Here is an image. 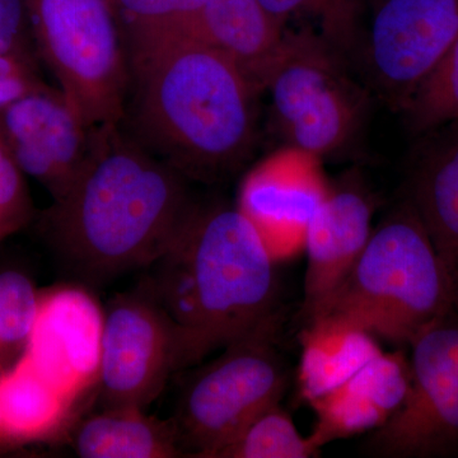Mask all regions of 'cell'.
<instances>
[{"label":"cell","instance_id":"9c48e42d","mask_svg":"<svg viewBox=\"0 0 458 458\" xmlns=\"http://www.w3.org/2000/svg\"><path fill=\"white\" fill-rule=\"evenodd\" d=\"M408 396L370 432L366 452L387 458L458 454V318L434 322L411 343Z\"/></svg>","mask_w":458,"mask_h":458},{"label":"cell","instance_id":"2e32d148","mask_svg":"<svg viewBox=\"0 0 458 458\" xmlns=\"http://www.w3.org/2000/svg\"><path fill=\"white\" fill-rule=\"evenodd\" d=\"M420 138L408 199L458 283V122Z\"/></svg>","mask_w":458,"mask_h":458},{"label":"cell","instance_id":"83f0119b","mask_svg":"<svg viewBox=\"0 0 458 458\" xmlns=\"http://www.w3.org/2000/svg\"><path fill=\"white\" fill-rule=\"evenodd\" d=\"M42 86L38 63L0 54V111Z\"/></svg>","mask_w":458,"mask_h":458},{"label":"cell","instance_id":"d4e9b609","mask_svg":"<svg viewBox=\"0 0 458 458\" xmlns=\"http://www.w3.org/2000/svg\"><path fill=\"white\" fill-rule=\"evenodd\" d=\"M40 291L25 271L0 270V370L25 355L38 316Z\"/></svg>","mask_w":458,"mask_h":458},{"label":"cell","instance_id":"52a82bcc","mask_svg":"<svg viewBox=\"0 0 458 458\" xmlns=\"http://www.w3.org/2000/svg\"><path fill=\"white\" fill-rule=\"evenodd\" d=\"M282 322V313H274L218 357L190 370L171 419L183 456L212 458L284 397L289 373L278 349Z\"/></svg>","mask_w":458,"mask_h":458},{"label":"cell","instance_id":"44dd1931","mask_svg":"<svg viewBox=\"0 0 458 458\" xmlns=\"http://www.w3.org/2000/svg\"><path fill=\"white\" fill-rule=\"evenodd\" d=\"M283 29L291 21L315 30L348 56L361 41V14L367 0H259Z\"/></svg>","mask_w":458,"mask_h":458},{"label":"cell","instance_id":"ffe728a7","mask_svg":"<svg viewBox=\"0 0 458 458\" xmlns=\"http://www.w3.org/2000/svg\"><path fill=\"white\" fill-rule=\"evenodd\" d=\"M382 352L376 337L346 327H304L297 381L306 403L330 393Z\"/></svg>","mask_w":458,"mask_h":458},{"label":"cell","instance_id":"8fae6325","mask_svg":"<svg viewBox=\"0 0 458 458\" xmlns=\"http://www.w3.org/2000/svg\"><path fill=\"white\" fill-rule=\"evenodd\" d=\"M0 140L22 174L57 201L86 168L95 129L84 125L62 90L45 84L0 111Z\"/></svg>","mask_w":458,"mask_h":458},{"label":"cell","instance_id":"3957f363","mask_svg":"<svg viewBox=\"0 0 458 458\" xmlns=\"http://www.w3.org/2000/svg\"><path fill=\"white\" fill-rule=\"evenodd\" d=\"M276 267L237 207L199 204L176 242L144 276L180 328L188 367L279 311Z\"/></svg>","mask_w":458,"mask_h":458},{"label":"cell","instance_id":"277c9868","mask_svg":"<svg viewBox=\"0 0 458 458\" xmlns=\"http://www.w3.org/2000/svg\"><path fill=\"white\" fill-rule=\"evenodd\" d=\"M457 306V280L406 199L373 229L351 273L304 327L355 328L409 345Z\"/></svg>","mask_w":458,"mask_h":458},{"label":"cell","instance_id":"7a4b0ae2","mask_svg":"<svg viewBox=\"0 0 458 458\" xmlns=\"http://www.w3.org/2000/svg\"><path fill=\"white\" fill-rule=\"evenodd\" d=\"M123 126L189 181L240 170L255 141L259 93L221 51L174 36L129 51Z\"/></svg>","mask_w":458,"mask_h":458},{"label":"cell","instance_id":"d6986e66","mask_svg":"<svg viewBox=\"0 0 458 458\" xmlns=\"http://www.w3.org/2000/svg\"><path fill=\"white\" fill-rule=\"evenodd\" d=\"M72 445L83 458H171L183 456L172 420L137 408L101 409L72 430Z\"/></svg>","mask_w":458,"mask_h":458},{"label":"cell","instance_id":"f546056e","mask_svg":"<svg viewBox=\"0 0 458 458\" xmlns=\"http://www.w3.org/2000/svg\"><path fill=\"white\" fill-rule=\"evenodd\" d=\"M3 240H4V237H3V234L0 233V241H3Z\"/></svg>","mask_w":458,"mask_h":458},{"label":"cell","instance_id":"4fadbf2b","mask_svg":"<svg viewBox=\"0 0 458 458\" xmlns=\"http://www.w3.org/2000/svg\"><path fill=\"white\" fill-rule=\"evenodd\" d=\"M318 158L295 148L252 168L238 191L237 209L254 225L276 262L304 250L307 228L327 197Z\"/></svg>","mask_w":458,"mask_h":458},{"label":"cell","instance_id":"7402d4cb","mask_svg":"<svg viewBox=\"0 0 458 458\" xmlns=\"http://www.w3.org/2000/svg\"><path fill=\"white\" fill-rule=\"evenodd\" d=\"M319 450L278 403L256 415L212 458H310L318 456Z\"/></svg>","mask_w":458,"mask_h":458},{"label":"cell","instance_id":"9a60e30c","mask_svg":"<svg viewBox=\"0 0 458 458\" xmlns=\"http://www.w3.org/2000/svg\"><path fill=\"white\" fill-rule=\"evenodd\" d=\"M410 363L401 351H382L355 375L310 403L316 415L310 436L319 448L370 433L394 417L408 396Z\"/></svg>","mask_w":458,"mask_h":458},{"label":"cell","instance_id":"8992f818","mask_svg":"<svg viewBox=\"0 0 458 458\" xmlns=\"http://www.w3.org/2000/svg\"><path fill=\"white\" fill-rule=\"evenodd\" d=\"M262 92L288 147L316 158L349 146L370 106L369 89L352 77L346 56L309 26L285 27Z\"/></svg>","mask_w":458,"mask_h":458},{"label":"cell","instance_id":"603a6c76","mask_svg":"<svg viewBox=\"0 0 458 458\" xmlns=\"http://www.w3.org/2000/svg\"><path fill=\"white\" fill-rule=\"evenodd\" d=\"M128 50L164 38L189 36L207 0H113Z\"/></svg>","mask_w":458,"mask_h":458},{"label":"cell","instance_id":"ac0fdd59","mask_svg":"<svg viewBox=\"0 0 458 458\" xmlns=\"http://www.w3.org/2000/svg\"><path fill=\"white\" fill-rule=\"evenodd\" d=\"M74 408L26 357L0 370V426L16 447L59 437Z\"/></svg>","mask_w":458,"mask_h":458},{"label":"cell","instance_id":"5bb4252c","mask_svg":"<svg viewBox=\"0 0 458 458\" xmlns=\"http://www.w3.org/2000/svg\"><path fill=\"white\" fill-rule=\"evenodd\" d=\"M375 200L360 174L328 185L327 197L307 228L302 315L312 321L351 273L372 234Z\"/></svg>","mask_w":458,"mask_h":458},{"label":"cell","instance_id":"ba28073f","mask_svg":"<svg viewBox=\"0 0 458 458\" xmlns=\"http://www.w3.org/2000/svg\"><path fill=\"white\" fill-rule=\"evenodd\" d=\"M188 369L180 328L146 279L105 307L96 396L101 409L144 410Z\"/></svg>","mask_w":458,"mask_h":458},{"label":"cell","instance_id":"4316f807","mask_svg":"<svg viewBox=\"0 0 458 458\" xmlns=\"http://www.w3.org/2000/svg\"><path fill=\"white\" fill-rule=\"evenodd\" d=\"M0 54L38 62L25 0H0Z\"/></svg>","mask_w":458,"mask_h":458},{"label":"cell","instance_id":"5b68a950","mask_svg":"<svg viewBox=\"0 0 458 458\" xmlns=\"http://www.w3.org/2000/svg\"><path fill=\"white\" fill-rule=\"evenodd\" d=\"M38 59L89 129L120 125L131 64L113 0H25Z\"/></svg>","mask_w":458,"mask_h":458},{"label":"cell","instance_id":"f1b7e54d","mask_svg":"<svg viewBox=\"0 0 458 458\" xmlns=\"http://www.w3.org/2000/svg\"><path fill=\"white\" fill-rule=\"evenodd\" d=\"M16 447L11 441L5 433L3 432L2 426H0V452L9 450V448Z\"/></svg>","mask_w":458,"mask_h":458},{"label":"cell","instance_id":"484cf974","mask_svg":"<svg viewBox=\"0 0 458 458\" xmlns=\"http://www.w3.org/2000/svg\"><path fill=\"white\" fill-rule=\"evenodd\" d=\"M23 176L0 140V233L4 238L26 227L33 218L32 201Z\"/></svg>","mask_w":458,"mask_h":458},{"label":"cell","instance_id":"30bf717a","mask_svg":"<svg viewBox=\"0 0 458 458\" xmlns=\"http://www.w3.org/2000/svg\"><path fill=\"white\" fill-rule=\"evenodd\" d=\"M363 44L373 87L403 111L419 83L458 38V0H369Z\"/></svg>","mask_w":458,"mask_h":458},{"label":"cell","instance_id":"6da1fadb","mask_svg":"<svg viewBox=\"0 0 458 458\" xmlns=\"http://www.w3.org/2000/svg\"><path fill=\"white\" fill-rule=\"evenodd\" d=\"M189 182L123 123L95 129L86 168L38 228L68 270L102 284L148 269L176 242L200 204Z\"/></svg>","mask_w":458,"mask_h":458},{"label":"cell","instance_id":"7c38bea8","mask_svg":"<svg viewBox=\"0 0 458 458\" xmlns=\"http://www.w3.org/2000/svg\"><path fill=\"white\" fill-rule=\"evenodd\" d=\"M105 309L82 284L40 292L38 316L23 357L74 405L96 390Z\"/></svg>","mask_w":458,"mask_h":458},{"label":"cell","instance_id":"e0dca14e","mask_svg":"<svg viewBox=\"0 0 458 458\" xmlns=\"http://www.w3.org/2000/svg\"><path fill=\"white\" fill-rule=\"evenodd\" d=\"M283 35L259 0H207L188 38L225 54L260 95Z\"/></svg>","mask_w":458,"mask_h":458},{"label":"cell","instance_id":"cb8c5ba5","mask_svg":"<svg viewBox=\"0 0 458 458\" xmlns=\"http://www.w3.org/2000/svg\"><path fill=\"white\" fill-rule=\"evenodd\" d=\"M401 113L419 137L458 122V38L419 83Z\"/></svg>","mask_w":458,"mask_h":458}]
</instances>
